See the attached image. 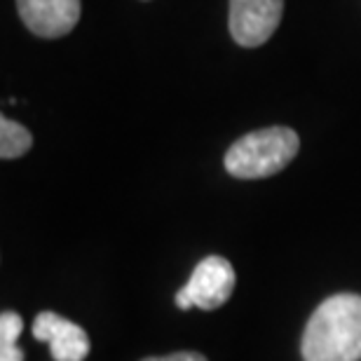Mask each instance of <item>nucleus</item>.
<instances>
[{
    "instance_id": "9",
    "label": "nucleus",
    "mask_w": 361,
    "mask_h": 361,
    "mask_svg": "<svg viewBox=\"0 0 361 361\" xmlns=\"http://www.w3.org/2000/svg\"><path fill=\"white\" fill-rule=\"evenodd\" d=\"M143 361H209V359L204 355H200V352H174L169 357H148Z\"/></svg>"
},
{
    "instance_id": "8",
    "label": "nucleus",
    "mask_w": 361,
    "mask_h": 361,
    "mask_svg": "<svg viewBox=\"0 0 361 361\" xmlns=\"http://www.w3.org/2000/svg\"><path fill=\"white\" fill-rule=\"evenodd\" d=\"M21 331H24V322L17 312L0 314V348H14Z\"/></svg>"
},
{
    "instance_id": "2",
    "label": "nucleus",
    "mask_w": 361,
    "mask_h": 361,
    "mask_svg": "<svg viewBox=\"0 0 361 361\" xmlns=\"http://www.w3.org/2000/svg\"><path fill=\"white\" fill-rule=\"evenodd\" d=\"M300 150V139L288 127H265L244 134L226 153V171L235 178H268L279 174Z\"/></svg>"
},
{
    "instance_id": "5",
    "label": "nucleus",
    "mask_w": 361,
    "mask_h": 361,
    "mask_svg": "<svg viewBox=\"0 0 361 361\" xmlns=\"http://www.w3.org/2000/svg\"><path fill=\"white\" fill-rule=\"evenodd\" d=\"M80 0H17L24 26L38 38H63L80 21Z\"/></svg>"
},
{
    "instance_id": "10",
    "label": "nucleus",
    "mask_w": 361,
    "mask_h": 361,
    "mask_svg": "<svg viewBox=\"0 0 361 361\" xmlns=\"http://www.w3.org/2000/svg\"><path fill=\"white\" fill-rule=\"evenodd\" d=\"M0 361H24V352L17 345L14 348H0Z\"/></svg>"
},
{
    "instance_id": "6",
    "label": "nucleus",
    "mask_w": 361,
    "mask_h": 361,
    "mask_svg": "<svg viewBox=\"0 0 361 361\" xmlns=\"http://www.w3.org/2000/svg\"><path fill=\"white\" fill-rule=\"evenodd\" d=\"M33 338L49 343L54 361H85L90 355V336L75 322L56 312H40L33 322Z\"/></svg>"
},
{
    "instance_id": "3",
    "label": "nucleus",
    "mask_w": 361,
    "mask_h": 361,
    "mask_svg": "<svg viewBox=\"0 0 361 361\" xmlns=\"http://www.w3.org/2000/svg\"><path fill=\"white\" fill-rule=\"evenodd\" d=\"M235 268L223 256H207L195 265L190 279L176 293V305L180 310H216L226 305L235 291Z\"/></svg>"
},
{
    "instance_id": "1",
    "label": "nucleus",
    "mask_w": 361,
    "mask_h": 361,
    "mask_svg": "<svg viewBox=\"0 0 361 361\" xmlns=\"http://www.w3.org/2000/svg\"><path fill=\"white\" fill-rule=\"evenodd\" d=\"M302 361H361V295L336 293L310 317Z\"/></svg>"
},
{
    "instance_id": "4",
    "label": "nucleus",
    "mask_w": 361,
    "mask_h": 361,
    "mask_svg": "<svg viewBox=\"0 0 361 361\" xmlns=\"http://www.w3.org/2000/svg\"><path fill=\"white\" fill-rule=\"evenodd\" d=\"M281 14L284 0H230V35L242 47H261L277 31Z\"/></svg>"
},
{
    "instance_id": "7",
    "label": "nucleus",
    "mask_w": 361,
    "mask_h": 361,
    "mask_svg": "<svg viewBox=\"0 0 361 361\" xmlns=\"http://www.w3.org/2000/svg\"><path fill=\"white\" fill-rule=\"evenodd\" d=\"M33 146V136L31 132L14 122L10 118L0 120V157L3 160H17L24 153H28Z\"/></svg>"
}]
</instances>
